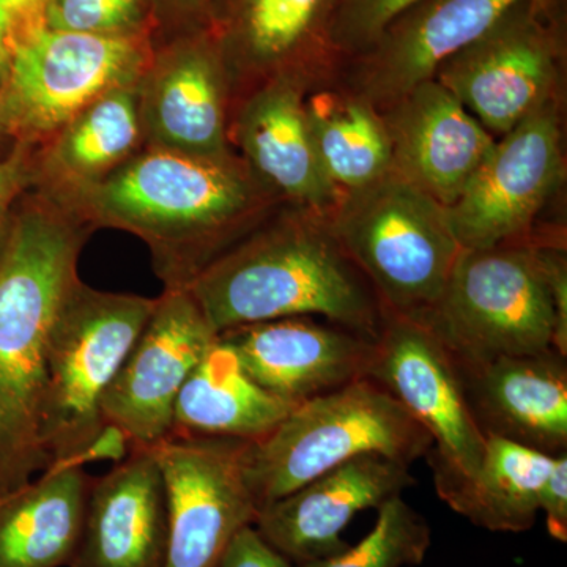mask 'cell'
<instances>
[{
    "label": "cell",
    "instance_id": "cell-1",
    "mask_svg": "<svg viewBox=\"0 0 567 567\" xmlns=\"http://www.w3.org/2000/svg\"><path fill=\"white\" fill-rule=\"evenodd\" d=\"M91 226L31 188L14 205L0 249V499L51 465L41 440L48 346L81 281Z\"/></svg>",
    "mask_w": 567,
    "mask_h": 567
},
{
    "label": "cell",
    "instance_id": "cell-2",
    "mask_svg": "<svg viewBox=\"0 0 567 567\" xmlns=\"http://www.w3.org/2000/svg\"><path fill=\"white\" fill-rule=\"evenodd\" d=\"M259 185L235 156L205 158L144 145L65 208L91 227L137 235L164 287L183 289L230 248L259 200Z\"/></svg>",
    "mask_w": 567,
    "mask_h": 567
},
{
    "label": "cell",
    "instance_id": "cell-3",
    "mask_svg": "<svg viewBox=\"0 0 567 567\" xmlns=\"http://www.w3.org/2000/svg\"><path fill=\"white\" fill-rule=\"evenodd\" d=\"M216 333L287 317H327L375 339L385 311L333 235L300 219L265 227L185 287Z\"/></svg>",
    "mask_w": 567,
    "mask_h": 567
},
{
    "label": "cell",
    "instance_id": "cell-4",
    "mask_svg": "<svg viewBox=\"0 0 567 567\" xmlns=\"http://www.w3.org/2000/svg\"><path fill=\"white\" fill-rule=\"evenodd\" d=\"M431 450L423 425L365 377L295 405L270 434L249 442L246 481L260 511L352 458L380 454L412 466Z\"/></svg>",
    "mask_w": 567,
    "mask_h": 567
},
{
    "label": "cell",
    "instance_id": "cell-5",
    "mask_svg": "<svg viewBox=\"0 0 567 567\" xmlns=\"http://www.w3.org/2000/svg\"><path fill=\"white\" fill-rule=\"evenodd\" d=\"M331 235L385 315L413 319L442 297L462 251L446 207L393 171L349 193Z\"/></svg>",
    "mask_w": 567,
    "mask_h": 567
},
{
    "label": "cell",
    "instance_id": "cell-6",
    "mask_svg": "<svg viewBox=\"0 0 567 567\" xmlns=\"http://www.w3.org/2000/svg\"><path fill=\"white\" fill-rule=\"evenodd\" d=\"M416 320L461 364L554 349L557 320L539 248L462 249L442 297Z\"/></svg>",
    "mask_w": 567,
    "mask_h": 567
},
{
    "label": "cell",
    "instance_id": "cell-7",
    "mask_svg": "<svg viewBox=\"0 0 567 567\" xmlns=\"http://www.w3.org/2000/svg\"><path fill=\"white\" fill-rule=\"evenodd\" d=\"M156 298L112 293L78 282L48 346L41 440L54 462L69 461L103 427L102 401L153 315Z\"/></svg>",
    "mask_w": 567,
    "mask_h": 567
},
{
    "label": "cell",
    "instance_id": "cell-8",
    "mask_svg": "<svg viewBox=\"0 0 567 567\" xmlns=\"http://www.w3.org/2000/svg\"><path fill=\"white\" fill-rule=\"evenodd\" d=\"M153 32L103 35L40 25L14 47L2 80L7 136L40 147L103 95L140 82Z\"/></svg>",
    "mask_w": 567,
    "mask_h": 567
},
{
    "label": "cell",
    "instance_id": "cell-9",
    "mask_svg": "<svg viewBox=\"0 0 567 567\" xmlns=\"http://www.w3.org/2000/svg\"><path fill=\"white\" fill-rule=\"evenodd\" d=\"M555 0H516L483 35L447 59L434 80L494 137L550 102L561 59Z\"/></svg>",
    "mask_w": 567,
    "mask_h": 567
},
{
    "label": "cell",
    "instance_id": "cell-10",
    "mask_svg": "<svg viewBox=\"0 0 567 567\" xmlns=\"http://www.w3.org/2000/svg\"><path fill=\"white\" fill-rule=\"evenodd\" d=\"M368 379L385 388L431 435L434 484L475 476L486 451L450 349L423 322L385 315Z\"/></svg>",
    "mask_w": 567,
    "mask_h": 567
},
{
    "label": "cell",
    "instance_id": "cell-11",
    "mask_svg": "<svg viewBox=\"0 0 567 567\" xmlns=\"http://www.w3.org/2000/svg\"><path fill=\"white\" fill-rule=\"evenodd\" d=\"M246 440L171 434L151 450L162 470L169 513L163 567H218L259 506L246 481Z\"/></svg>",
    "mask_w": 567,
    "mask_h": 567
},
{
    "label": "cell",
    "instance_id": "cell-12",
    "mask_svg": "<svg viewBox=\"0 0 567 567\" xmlns=\"http://www.w3.org/2000/svg\"><path fill=\"white\" fill-rule=\"evenodd\" d=\"M561 177L558 115L547 102L495 141L464 193L446 208L458 246L476 251L511 245L528 229Z\"/></svg>",
    "mask_w": 567,
    "mask_h": 567
},
{
    "label": "cell",
    "instance_id": "cell-13",
    "mask_svg": "<svg viewBox=\"0 0 567 567\" xmlns=\"http://www.w3.org/2000/svg\"><path fill=\"white\" fill-rule=\"evenodd\" d=\"M218 338L185 287L164 289L103 395L104 423L121 427L132 447L163 442L173 434L178 393Z\"/></svg>",
    "mask_w": 567,
    "mask_h": 567
},
{
    "label": "cell",
    "instance_id": "cell-14",
    "mask_svg": "<svg viewBox=\"0 0 567 567\" xmlns=\"http://www.w3.org/2000/svg\"><path fill=\"white\" fill-rule=\"evenodd\" d=\"M229 84L212 25L156 41L137 82L144 145L233 158L227 142Z\"/></svg>",
    "mask_w": 567,
    "mask_h": 567
},
{
    "label": "cell",
    "instance_id": "cell-15",
    "mask_svg": "<svg viewBox=\"0 0 567 567\" xmlns=\"http://www.w3.org/2000/svg\"><path fill=\"white\" fill-rule=\"evenodd\" d=\"M413 484L410 465L365 454L260 507L254 528L293 566L333 557L349 547L341 533L357 514Z\"/></svg>",
    "mask_w": 567,
    "mask_h": 567
},
{
    "label": "cell",
    "instance_id": "cell-16",
    "mask_svg": "<svg viewBox=\"0 0 567 567\" xmlns=\"http://www.w3.org/2000/svg\"><path fill=\"white\" fill-rule=\"evenodd\" d=\"M219 341L249 379L292 405L365 379L374 353V339L309 317L240 324Z\"/></svg>",
    "mask_w": 567,
    "mask_h": 567
},
{
    "label": "cell",
    "instance_id": "cell-17",
    "mask_svg": "<svg viewBox=\"0 0 567 567\" xmlns=\"http://www.w3.org/2000/svg\"><path fill=\"white\" fill-rule=\"evenodd\" d=\"M516 0H417L353 55V78L371 106H390L464 50Z\"/></svg>",
    "mask_w": 567,
    "mask_h": 567
},
{
    "label": "cell",
    "instance_id": "cell-18",
    "mask_svg": "<svg viewBox=\"0 0 567 567\" xmlns=\"http://www.w3.org/2000/svg\"><path fill=\"white\" fill-rule=\"evenodd\" d=\"M391 171L451 207L496 137L440 82L429 80L386 107Z\"/></svg>",
    "mask_w": 567,
    "mask_h": 567
},
{
    "label": "cell",
    "instance_id": "cell-19",
    "mask_svg": "<svg viewBox=\"0 0 567 567\" xmlns=\"http://www.w3.org/2000/svg\"><path fill=\"white\" fill-rule=\"evenodd\" d=\"M457 368L470 412L484 436H499L548 456L567 453L566 354L548 349Z\"/></svg>",
    "mask_w": 567,
    "mask_h": 567
},
{
    "label": "cell",
    "instance_id": "cell-20",
    "mask_svg": "<svg viewBox=\"0 0 567 567\" xmlns=\"http://www.w3.org/2000/svg\"><path fill=\"white\" fill-rule=\"evenodd\" d=\"M169 539L166 487L147 447H132L92 480L70 567H163Z\"/></svg>",
    "mask_w": 567,
    "mask_h": 567
},
{
    "label": "cell",
    "instance_id": "cell-21",
    "mask_svg": "<svg viewBox=\"0 0 567 567\" xmlns=\"http://www.w3.org/2000/svg\"><path fill=\"white\" fill-rule=\"evenodd\" d=\"M331 0H218L212 29L230 82L262 84L334 58L328 43Z\"/></svg>",
    "mask_w": 567,
    "mask_h": 567
},
{
    "label": "cell",
    "instance_id": "cell-22",
    "mask_svg": "<svg viewBox=\"0 0 567 567\" xmlns=\"http://www.w3.org/2000/svg\"><path fill=\"white\" fill-rule=\"evenodd\" d=\"M300 76L262 82L246 100L235 137L262 185L311 208H327L338 189L324 177L309 133Z\"/></svg>",
    "mask_w": 567,
    "mask_h": 567
},
{
    "label": "cell",
    "instance_id": "cell-23",
    "mask_svg": "<svg viewBox=\"0 0 567 567\" xmlns=\"http://www.w3.org/2000/svg\"><path fill=\"white\" fill-rule=\"evenodd\" d=\"M142 147L136 82L106 93L37 147L32 188L69 207Z\"/></svg>",
    "mask_w": 567,
    "mask_h": 567
},
{
    "label": "cell",
    "instance_id": "cell-24",
    "mask_svg": "<svg viewBox=\"0 0 567 567\" xmlns=\"http://www.w3.org/2000/svg\"><path fill=\"white\" fill-rule=\"evenodd\" d=\"M91 483L84 466L51 464L0 499V567L70 566Z\"/></svg>",
    "mask_w": 567,
    "mask_h": 567
},
{
    "label": "cell",
    "instance_id": "cell-25",
    "mask_svg": "<svg viewBox=\"0 0 567 567\" xmlns=\"http://www.w3.org/2000/svg\"><path fill=\"white\" fill-rule=\"evenodd\" d=\"M293 406L249 379L233 350L218 338L178 393L173 434L257 442Z\"/></svg>",
    "mask_w": 567,
    "mask_h": 567
},
{
    "label": "cell",
    "instance_id": "cell-26",
    "mask_svg": "<svg viewBox=\"0 0 567 567\" xmlns=\"http://www.w3.org/2000/svg\"><path fill=\"white\" fill-rule=\"evenodd\" d=\"M555 457L486 436L476 475L440 484L436 494L476 527L494 533L528 532L540 513V494Z\"/></svg>",
    "mask_w": 567,
    "mask_h": 567
},
{
    "label": "cell",
    "instance_id": "cell-27",
    "mask_svg": "<svg viewBox=\"0 0 567 567\" xmlns=\"http://www.w3.org/2000/svg\"><path fill=\"white\" fill-rule=\"evenodd\" d=\"M306 122L324 177L349 193L391 171L385 123L365 100L317 93L305 100Z\"/></svg>",
    "mask_w": 567,
    "mask_h": 567
},
{
    "label": "cell",
    "instance_id": "cell-28",
    "mask_svg": "<svg viewBox=\"0 0 567 567\" xmlns=\"http://www.w3.org/2000/svg\"><path fill=\"white\" fill-rule=\"evenodd\" d=\"M432 543L427 520L402 495L379 507L374 528L341 554L295 567H405L424 561Z\"/></svg>",
    "mask_w": 567,
    "mask_h": 567
},
{
    "label": "cell",
    "instance_id": "cell-29",
    "mask_svg": "<svg viewBox=\"0 0 567 567\" xmlns=\"http://www.w3.org/2000/svg\"><path fill=\"white\" fill-rule=\"evenodd\" d=\"M43 25L103 35L155 33L152 0H48Z\"/></svg>",
    "mask_w": 567,
    "mask_h": 567
},
{
    "label": "cell",
    "instance_id": "cell-30",
    "mask_svg": "<svg viewBox=\"0 0 567 567\" xmlns=\"http://www.w3.org/2000/svg\"><path fill=\"white\" fill-rule=\"evenodd\" d=\"M417 0H331L328 43L334 58L360 54L394 20Z\"/></svg>",
    "mask_w": 567,
    "mask_h": 567
},
{
    "label": "cell",
    "instance_id": "cell-31",
    "mask_svg": "<svg viewBox=\"0 0 567 567\" xmlns=\"http://www.w3.org/2000/svg\"><path fill=\"white\" fill-rule=\"evenodd\" d=\"M37 147L25 142H14V147L0 158V249L14 205L35 183Z\"/></svg>",
    "mask_w": 567,
    "mask_h": 567
},
{
    "label": "cell",
    "instance_id": "cell-32",
    "mask_svg": "<svg viewBox=\"0 0 567 567\" xmlns=\"http://www.w3.org/2000/svg\"><path fill=\"white\" fill-rule=\"evenodd\" d=\"M218 0H152L156 40L210 28Z\"/></svg>",
    "mask_w": 567,
    "mask_h": 567
},
{
    "label": "cell",
    "instance_id": "cell-33",
    "mask_svg": "<svg viewBox=\"0 0 567 567\" xmlns=\"http://www.w3.org/2000/svg\"><path fill=\"white\" fill-rule=\"evenodd\" d=\"M48 0H0V82L14 47L43 25Z\"/></svg>",
    "mask_w": 567,
    "mask_h": 567
},
{
    "label": "cell",
    "instance_id": "cell-34",
    "mask_svg": "<svg viewBox=\"0 0 567 567\" xmlns=\"http://www.w3.org/2000/svg\"><path fill=\"white\" fill-rule=\"evenodd\" d=\"M218 567H295L275 550L254 525L241 528L224 550Z\"/></svg>",
    "mask_w": 567,
    "mask_h": 567
},
{
    "label": "cell",
    "instance_id": "cell-35",
    "mask_svg": "<svg viewBox=\"0 0 567 567\" xmlns=\"http://www.w3.org/2000/svg\"><path fill=\"white\" fill-rule=\"evenodd\" d=\"M540 513L546 516L548 535L567 543V453L555 457L540 494Z\"/></svg>",
    "mask_w": 567,
    "mask_h": 567
},
{
    "label": "cell",
    "instance_id": "cell-36",
    "mask_svg": "<svg viewBox=\"0 0 567 567\" xmlns=\"http://www.w3.org/2000/svg\"><path fill=\"white\" fill-rule=\"evenodd\" d=\"M544 271H546L548 287H550L551 300L555 306L554 349L567 357V267L565 256L558 249H540Z\"/></svg>",
    "mask_w": 567,
    "mask_h": 567
},
{
    "label": "cell",
    "instance_id": "cell-37",
    "mask_svg": "<svg viewBox=\"0 0 567 567\" xmlns=\"http://www.w3.org/2000/svg\"><path fill=\"white\" fill-rule=\"evenodd\" d=\"M130 451H132V443H130L125 432L115 424L104 423L99 434L93 436L92 442L76 456L69 458V461L54 462V464L84 466L91 464V462L100 461H111L118 464L128 456Z\"/></svg>",
    "mask_w": 567,
    "mask_h": 567
},
{
    "label": "cell",
    "instance_id": "cell-38",
    "mask_svg": "<svg viewBox=\"0 0 567 567\" xmlns=\"http://www.w3.org/2000/svg\"><path fill=\"white\" fill-rule=\"evenodd\" d=\"M0 136H7L6 125H3L2 82H0Z\"/></svg>",
    "mask_w": 567,
    "mask_h": 567
}]
</instances>
